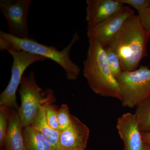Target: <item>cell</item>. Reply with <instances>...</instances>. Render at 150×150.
Instances as JSON below:
<instances>
[{
    "label": "cell",
    "mask_w": 150,
    "mask_h": 150,
    "mask_svg": "<svg viewBox=\"0 0 150 150\" xmlns=\"http://www.w3.org/2000/svg\"><path fill=\"white\" fill-rule=\"evenodd\" d=\"M150 35L142 26L139 16L134 15L125 22L120 30L108 42L118 55L123 72L139 68L140 62L147 56V46Z\"/></svg>",
    "instance_id": "6da1fadb"
},
{
    "label": "cell",
    "mask_w": 150,
    "mask_h": 150,
    "mask_svg": "<svg viewBox=\"0 0 150 150\" xmlns=\"http://www.w3.org/2000/svg\"><path fill=\"white\" fill-rule=\"evenodd\" d=\"M83 65L84 77L95 93L121 100L118 81L110 71L104 48L96 39L88 38L87 54Z\"/></svg>",
    "instance_id": "7a4b0ae2"
},
{
    "label": "cell",
    "mask_w": 150,
    "mask_h": 150,
    "mask_svg": "<svg viewBox=\"0 0 150 150\" xmlns=\"http://www.w3.org/2000/svg\"><path fill=\"white\" fill-rule=\"evenodd\" d=\"M0 38L5 40L16 50L26 51L53 60L64 69L69 80L75 81L79 78L80 68L71 60L70 56L73 46L80 38L77 32L75 33L71 42L62 51H59L54 46L40 44L34 39H21L13 37L2 30L0 31Z\"/></svg>",
    "instance_id": "3957f363"
},
{
    "label": "cell",
    "mask_w": 150,
    "mask_h": 150,
    "mask_svg": "<svg viewBox=\"0 0 150 150\" xmlns=\"http://www.w3.org/2000/svg\"><path fill=\"white\" fill-rule=\"evenodd\" d=\"M18 91L21 104L18 111L23 128L31 126L42 108L55 99L53 90H43L38 86L33 71L23 76Z\"/></svg>",
    "instance_id": "277c9868"
},
{
    "label": "cell",
    "mask_w": 150,
    "mask_h": 150,
    "mask_svg": "<svg viewBox=\"0 0 150 150\" xmlns=\"http://www.w3.org/2000/svg\"><path fill=\"white\" fill-rule=\"evenodd\" d=\"M0 49L6 50L13 59L11 75L7 86L0 95V106L18 110L16 101V92L21 82L23 73L26 69L35 62L47 60L45 57L13 48L7 41L0 38Z\"/></svg>",
    "instance_id": "5b68a950"
},
{
    "label": "cell",
    "mask_w": 150,
    "mask_h": 150,
    "mask_svg": "<svg viewBox=\"0 0 150 150\" xmlns=\"http://www.w3.org/2000/svg\"><path fill=\"white\" fill-rule=\"evenodd\" d=\"M116 79L123 107L134 108L150 96V69L148 66H140L131 71H123Z\"/></svg>",
    "instance_id": "8992f818"
},
{
    "label": "cell",
    "mask_w": 150,
    "mask_h": 150,
    "mask_svg": "<svg viewBox=\"0 0 150 150\" xmlns=\"http://www.w3.org/2000/svg\"><path fill=\"white\" fill-rule=\"evenodd\" d=\"M32 0H1L0 10L6 20L8 34L24 39L29 38L28 14Z\"/></svg>",
    "instance_id": "52a82bcc"
},
{
    "label": "cell",
    "mask_w": 150,
    "mask_h": 150,
    "mask_svg": "<svg viewBox=\"0 0 150 150\" xmlns=\"http://www.w3.org/2000/svg\"><path fill=\"white\" fill-rule=\"evenodd\" d=\"M135 15L134 10L128 6L123 8L110 18L93 28H87L88 38H94L103 48L108 46V42L120 30L126 21Z\"/></svg>",
    "instance_id": "ba28073f"
},
{
    "label": "cell",
    "mask_w": 150,
    "mask_h": 150,
    "mask_svg": "<svg viewBox=\"0 0 150 150\" xmlns=\"http://www.w3.org/2000/svg\"><path fill=\"white\" fill-rule=\"evenodd\" d=\"M116 128L125 150H145L146 144L142 139L134 113H124L117 120Z\"/></svg>",
    "instance_id": "9c48e42d"
},
{
    "label": "cell",
    "mask_w": 150,
    "mask_h": 150,
    "mask_svg": "<svg viewBox=\"0 0 150 150\" xmlns=\"http://www.w3.org/2000/svg\"><path fill=\"white\" fill-rule=\"evenodd\" d=\"M90 130L84 123L71 115V122L64 131L60 132L61 150L86 149Z\"/></svg>",
    "instance_id": "30bf717a"
},
{
    "label": "cell",
    "mask_w": 150,
    "mask_h": 150,
    "mask_svg": "<svg viewBox=\"0 0 150 150\" xmlns=\"http://www.w3.org/2000/svg\"><path fill=\"white\" fill-rule=\"evenodd\" d=\"M87 28H93L110 18L123 8L118 0H87Z\"/></svg>",
    "instance_id": "8fae6325"
},
{
    "label": "cell",
    "mask_w": 150,
    "mask_h": 150,
    "mask_svg": "<svg viewBox=\"0 0 150 150\" xmlns=\"http://www.w3.org/2000/svg\"><path fill=\"white\" fill-rule=\"evenodd\" d=\"M23 128L18 110L10 109L8 128L4 142L5 150H26Z\"/></svg>",
    "instance_id": "7c38bea8"
},
{
    "label": "cell",
    "mask_w": 150,
    "mask_h": 150,
    "mask_svg": "<svg viewBox=\"0 0 150 150\" xmlns=\"http://www.w3.org/2000/svg\"><path fill=\"white\" fill-rule=\"evenodd\" d=\"M31 126L43 135L55 150H61L60 132L52 129L47 123L44 106L42 108L37 118Z\"/></svg>",
    "instance_id": "4fadbf2b"
},
{
    "label": "cell",
    "mask_w": 150,
    "mask_h": 150,
    "mask_svg": "<svg viewBox=\"0 0 150 150\" xmlns=\"http://www.w3.org/2000/svg\"><path fill=\"white\" fill-rule=\"evenodd\" d=\"M23 137L26 150H55L43 135L32 126L23 128Z\"/></svg>",
    "instance_id": "5bb4252c"
},
{
    "label": "cell",
    "mask_w": 150,
    "mask_h": 150,
    "mask_svg": "<svg viewBox=\"0 0 150 150\" xmlns=\"http://www.w3.org/2000/svg\"><path fill=\"white\" fill-rule=\"evenodd\" d=\"M134 113L142 133H150V96L138 105Z\"/></svg>",
    "instance_id": "9a60e30c"
},
{
    "label": "cell",
    "mask_w": 150,
    "mask_h": 150,
    "mask_svg": "<svg viewBox=\"0 0 150 150\" xmlns=\"http://www.w3.org/2000/svg\"><path fill=\"white\" fill-rule=\"evenodd\" d=\"M104 49L110 71L114 77L117 79L123 72L120 59L118 55L110 46H106Z\"/></svg>",
    "instance_id": "2e32d148"
},
{
    "label": "cell",
    "mask_w": 150,
    "mask_h": 150,
    "mask_svg": "<svg viewBox=\"0 0 150 150\" xmlns=\"http://www.w3.org/2000/svg\"><path fill=\"white\" fill-rule=\"evenodd\" d=\"M10 108L6 106H0V147L4 148V142L8 128Z\"/></svg>",
    "instance_id": "e0dca14e"
},
{
    "label": "cell",
    "mask_w": 150,
    "mask_h": 150,
    "mask_svg": "<svg viewBox=\"0 0 150 150\" xmlns=\"http://www.w3.org/2000/svg\"><path fill=\"white\" fill-rule=\"evenodd\" d=\"M71 115L70 114L67 105H62L58 112V122L59 132L64 131L70 126L71 122Z\"/></svg>",
    "instance_id": "ac0fdd59"
},
{
    "label": "cell",
    "mask_w": 150,
    "mask_h": 150,
    "mask_svg": "<svg viewBox=\"0 0 150 150\" xmlns=\"http://www.w3.org/2000/svg\"><path fill=\"white\" fill-rule=\"evenodd\" d=\"M45 115L47 123L52 129L59 131L58 122L59 109L52 103H48L44 106Z\"/></svg>",
    "instance_id": "d6986e66"
},
{
    "label": "cell",
    "mask_w": 150,
    "mask_h": 150,
    "mask_svg": "<svg viewBox=\"0 0 150 150\" xmlns=\"http://www.w3.org/2000/svg\"><path fill=\"white\" fill-rule=\"evenodd\" d=\"M123 5H128L133 7L139 12L150 7V0H118Z\"/></svg>",
    "instance_id": "ffe728a7"
},
{
    "label": "cell",
    "mask_w": 150,
    "mask_h": 150,
    "mask_svg": "<svg viewBox=\"0 0 150 150\" xmlns=\"http://www.w3.org/2000/svg\"><path fill=\"white\" fill-rule=\"evenodd\" d=\"M138 15L143 28L150 35V7L138 12Z\"/></svg>",
    "instance_id": "44dd1931"
},
{
    "label": "cell",
    "mask_w": 150,
    "mask_h": 150,
    "mask_svg": "<svg viewBox=\"0 0 150 150\" xmlns=\"http://www.w3.org/2000/svg\"><path fill=\"white\" fill-rule=\"evenodd\" d=\"M142 139L150 147V133H142Z\"/></svg>",
    "instance_id": "7402d4cb"
},
{
    "label": "cell",
    "mask_w": 150,
    "mask_h": 150,
    "mask_svg": "<svg viewBox=\"0 0 150 150\" xmlns=\"http://www.w3.org/2000/svg\"><path fill=\"white\" fill-rule=\"evenodd\" d=\"M145 150H150V147L147 144H146V149Z\"/></svg>",
    "instance_id": "603a6c76"
},
{
    "label": "cell",
    "mask_w": 150,
    "mask_h": 150,
    "mask_svg": "<svg viewBox=\"0 0 150 150\" xmlns=\"http://www.w3.org/2000/svg\"><path fill=\"white\" fill-rule=\"evenodd\" d=\"M86 150V149H85V150Z\"/></svg>",
    "instance_id": "cb8c5ba5"
},
{
    "label": "cell",
    "mask_w": 150,
    "mask_h": 150,
    "mask_svg": "<svg viewBox=\"0 0 150 150\" xmlns=\"http://www.w3.org/2000/svg\"></svg>",
    "instance_id": "d4e9b609"
}]
</instances>
